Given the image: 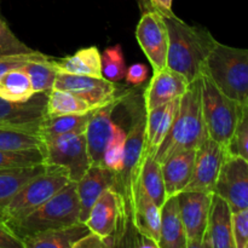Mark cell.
I'll return each mask as SVG.
<instances>
[{
  "instance_id": "cell-22",
  "label": "cell",
  "mask_w": 248,
  "mask_h": 248,
  "mask_svg": "<svg viewBox=\"0 0 248 248\" xmlns=\"http://www.w3.org/2000/svg\"><path fill=\"white\" fill-rule=\"evenodd\" d=\"M161 211L159 248H186V236L177 195L166 199Z\"/></svg>"
},
{
  "instance_id": "cell-42",
  "label": "cell",
  "mask_w": 248,
  "mask_h": 248,
  "mask_svg": "<svg viewBox=\"0 0 248 248\" xmlns=\"http://www.w3.org/2000/svg\"><path fill=\"white\" fill-rule=\"evenodd\" d=\"M142 10L150 9L156 11L162 17L174 16V12L172 10V2L173 0H138Z\"/></svg>"
},
{
  "instance_id": "cell-27",
  "label": "cell",
  "mask_w": 248,
  "mask_h": 248,
  "mask_svg": "<svg viewBox=\"0 0 248 248\" xmlns=\"http://www.w3.org/2000/svg\"><path fill=\"white\" fill-rule=\"evenodd\" d=\"M40 148V126H0V150H23Z\"/></svg>"
},
{
  "instance_id": "cell-39",
  "label": "cell",
  "mask_w": 248,
  "mask_h": 248,
  "mask_svg": "<svg viewBox=\"0 0 248 248\" xmlns=\"http://www.w3.org/2000/svg\"><path fill=\"white\" fill-rule=\"evenodd\" d=\"M232 234L236 248H248V207L232 212Z\"/></svg>"
},
{
  "instance_id": "cell-13",
  "label": "cell",
  "mask_w": 248,
  "mask_h": 248,
  "mask_svg": "<svg viewBox=\"0 0 248 248\" xmlns=\"http://www.w3.org/2000/svg\"><path fill=\"white\" fill-rule=\"evenodd\" d=\"M225 154L227 149L223 145L212 138H206L196 148L193 176L184 190L213 193Z\"/></svg>"
},
{
  "instance_id": "cell-3",
  "label": "cell",
  "mask_w": 248,
  "mask_h": 248,
  "mask_svg": "<svg viewBox=\"0 0 248 248\" xmlns=\"http://www.w3.org/2000/svg\"><path fill=\"white\" fill-rule=\"evenodd\" d=\"M227 97L248 104V50L217 43L202 72Z\"/></svg>"
},
{
  "instance_id": "cell-41",
  "label": "cell",
  "mask_w": 248,
  "mask_h": 248,
  "mask_svg": "<svg viewBox=\"0 0 248 248\" xmlns=\"http://www.w3.org/2000/svg\"><path fill=\"white\" fill-rule=\"evenodd\" d=\"M0 248H26L14 230L2 222H0Z\"/></svg>"
},
{
  "instance_id": "cell-23",
  "label": "cell",
  "mask_w": 248,
  "mask_h": 248,
  "mask_svg": "<svg viewBox=\"0 0 248 248\" xmlns=\"http://www.w3.org/2000/svg\"><path fill=\"white\" fill-rule=\"evenodd\" d=\"M51 64L57 74L86 75L103 78L101 52L96 46L81 48L74 55L63 58H51Z\"/></svg>"
},
{
  "instance_id": "cell-32",
  "label": "cell",
  "mask_w": 248,
  "mask_h": 248,
  "mask_svg": "<svg viewBox=\"0 0 248 248\" xmlns=\"http://www.w3.org/2000/svg\"><path fill=\"white\" fill-rule=\"evenodd\" d=\"M127 138V131L119 124H115L110 138L106 145L103 153L102 165L111 170L116 174L123 170L124 157H125V145Z\"/></svg>"
},
{
  "instance_id": "cell-16",
  "label": "cell",
  "mask_w": 248,
  "mask_h": 248,
  "mask_svg": "<svg viewBox=\"0 0 248 248\" xmlns=\"http://www.w3.org/2000/svg\"><path fill=\"white\" fill-rule=\"evenodd\" d=\"M189 84L190 82L183 74L167 65L159 70H153V77L143 94L145 111L181 98L188 90Z\"/></svg>"
},
{
  "instance_id": "cell-29",
  "label": "cell",
  "mask_w": 248,
  "mask_h": 248,
  "mask_svg": "<svg viewBox=\"0 0 248 248\" xmlns=\"http://www.w3.org/2000/svg\"><path fill=\"white\" fill-rule=\"evenodd\" d=\"M138 188L142 189L159 207L166 201L164 176L161 164L154 156L145 155L138 178Z\"/></svg>"
},
{
  "instance_id": "cell-25",
  "label": "cell",
  "mask_w": 248,
  "mask_h": 248,
  "mask_svg": "<svg viewBox=\"0 0 248 248\" xmlns=\"http://www.w3.org/2000/svg\"><path fill=\"white\" fill-rule=\"evenodd\" d=\"M89 232L90 229L84 222H78L68 227L29 235L23 237L22 241L26 248H73L75 242Z\"/></svg>"
},
{
  "instance_id": "cell-31",
  "label": "cell",
  "mask_w": 248,
  "mask_h": 248,
  "mask_svg": "<svg viewBox=\"0 0 248 248\" xmlns=\"http://www.w3.org/2000/svg\"><path fill=\"white\" fill-rule=\"evenodd\" d=\"M96 110L81 115L46 116L40 124L41 137H50V136L64 135V133H85L90 119Z\"/></svg>"
},
{
  "instance_id": "cell-4",
  "label": "cell",
  "mask_w": 248,
  "mask_h": 248,
  "mask_svg": "<svg viewBox=\"0 0 248 248\" xmlns=\"http://www.w3.org/2000/svg\"><path fill=\"white\" fill-rule=\"evenodd\" d=\"M78 222H80V201L77 183L69 182L12 230L22 240L29 235L68 227Z\"/></svg>"
},
{
  "instance_id": "cell-2",
  "label": "cell",
  "mask_w": 248,
  "mask_h": 248,
  "mask_svg": "<svg viewBox=\"0 0 248 248\" xmlns=\"http://www.w3.org/2000/svg\"><path fill=\"white\" fill-rule=\"evenodd\" d=\"M207 137L201 103V80L199 77L189 84L186 93L181 97L173 124L154 157L162 164L174 153L196 149Z\"/></svg>"
},
{
  "instance_id": "cell-24",
  "label": "cell",
  "mask_w": 248,
  "mask_h": 248,
  "mask_svg": "<svg viewBox=\"0 0 248 248\" xmlns=\"http://www.w3.org/2000/svg\"><path fill=\"white\" fill-rule=\"evenodd\" d=\"M160 224H161L160 207L142 189L137 186L132 211V225L135 227L136 232L150 237L159 245Z\"/></svg>"
},
{
  "instance_id": "cell-26",
  "label": "cell",
  "mask_w": 248,
  "mask_h": 248,
  "mask_svg": "<svg viewBox=\"0 0 248 248\" xmlns=\"http://www.w3.org/2000/svg\"><path fill=\"white\" fill-rule=\"evenodd\" d=\"M46 169V165L24 167V169L15 170H0V222L4 208L11 199L18 193L19 189L28 183L31 179L43 173Z\"/></svg>"
},
{
  "instance_id": "cell-7",
  "label": "cell",
  "mask_w": 248,
  "mask_h": 248,
  "mask_svg": "<svg viewBox=\"0 0 248 248\" xmlns=\"http://www.w3.org/2000/svg\"><path fill=\"white\" fill-rule=\"evenodd\" d=\"M145 111L144 106L135 109L132 123L127 131L125 145L124 167L116 174L114 189L120 193L125 202V212L128 222L132 223V211L135 193L138 186L140 169L145 157Z\"/></svg>"
},
{
  "instance_id": "cell-30",
  "label": "cell",
  "mask_w": 248,
  "mask_h": 248,
  "mask_svg": "<svg viewBox=\"0 0 248 248\" xmlns=\"http://www.w3.org/2000/svg\"><path fill=\"white\" fill-rule=\"evenodd\" d=\"M35 94L28 73L23 67L11 69L0 77V97L6 101L24 102Z\"/></svg>"
},
{
  "instance_id": "cell-18",
  "label": "cell",
  "mask_w": 248,
  "mask_h": 248,
  "mask_svg": "<svg viewBox=\"0 0 248 248\" xmlns=\"http://www.w3.org/2000/svg\"><path fill=\"white\" fill-rule=\"evenodd\" d=\"M201 248H236L232 234V211L229 203L215 193Z\"/></svg>"
},
{
  "instance_id": "cell-28",
  "label": "cell",
  "mask_w": 248,
  "mask_h": 248,
  "mask_svg": "<svg viewBox=\"0 0 248 248\" xmlns=\"http://www.w3.org/2000/svg\"><path fill=\"white\" fill-rule=\"evenodd\" d=\"M101 107L93 106L72 92L52 89L48 92L46 113L47 116L81 115L91 113Z\"/></svg>"
},
{
  "instance_id": "cell-35",
  "label": "cell",
  "mask_w": 248,
  "mask_h": 248,
  "mask_svg": "<svg viewBox=\"0 0 248 248\" xmlns=\"http://www.w3.org/2000/svg\"><path fill=\"white\" fill-rule=\"evenodd\" d=\"M51 58L45 61L31 62L23 67L26 72L28 73L31 86H33L35 93H38V92H48L53 89L57 73H56L52 64H51Z\"/></svg>"
},
{
  "instance_id": "cell-43",
  "label": "cell",
  "mask_w": 248,
  "mask_h": 248,
  "mask_svg": "<svg viewBox=\"0 0 248 248\" xmlns=\"http://www.w3.org/2000/svg\"><path fill=\"white\" fill-rule=\"evenodd\" d=\"M108 247L106 240L101 237L99 235L94 234V232H90L89 234L85 235L82 239L75 242L73 248H106Z\"/></svg>"
},
{
  "instance_id": "cell-20",
  "label": "cell",
  "mask_w": 248,
  "mask_h": 248,
  "mask_svg": "<svg viewBox=\"0 0 248 248\" xmlns=\"http://www.w3.org/2000/svg\"><path fill=\"white\" fill-rule=\"evenodd\" d=\"M181 98L165 103L147 111L145 116V155L155 156L157 149L166 138L177 111Z\"/></svg>"
},
{
  "instance_id": "cell-14",
  "label": "cell",
  "mask_w": 248,
  "mask_h": 248,
  "mask_svg": "<svg viewBox=\"0 0 248 248\" xmlns=\"http://www.w3.org/2000/svg\"><path fill=\"white\" fill-rule=\"evenodd\" d=\"M53 89L72 92L97 107L106 106L118 96V89L114 82L106 78L86 75L57 74Z\"/></svg>"
},
{
  "instance_id": "cell-9",
  "label": "cell",
  "mask_w": 248,
  "mask_h": 248,
  "mask_svg": "<svg viewBox=\"0 0 248 248\" xmlns=\"http://www.w3.org/2000/svg\"><path fill=\"white\" fill-rule=\"evenodd\" d=\"M84 223L90 232L103 237L108 247L116 246V240H121L128 223L125 202L120 193L114 188L104 190L93 203Z\"/></svg>"
},
{
  "instance_id": "cell-40",
  "label": "cell",
  "mask_w": 248,
  "mask_h": 248,
  "mask_svg": "<svg viewBox=\"0 0 248 248\" xmlns=\"http://www.w3.org/2000/svg\"><path fill=\"white\" fill-rule=\"evenodd\" d=\"M148 74H149V70L147 65L143 63H135L126 69L125 80L127 84L132 86H140L147 80Z\"/></svg>"
},
{
  "instance_id": "cell-1",
  "label": "cell",
  "mask_w": 248,
  "mask_h": 248,
  "mask_svg": "<svg viewBox=\"0 0 248 248\" xmlns=\"http://www.w3.org/2000/svg\"><path fill=\"white\" fill-rule=\"evenodd\" d=\"M164 18L169 31L167 67L194 81L218 41L205 27L190 26L176 15Z\"/></svg>"
},
{
  "instance_id": "cell-37",
  "label": "cell",
  "mask_w": 248,
  "mask_h": 248,
  "mask_svg": "<svg viewBox=\"0 0 248 248\" xmlns=\"http://www.w3.org/2000/svg\"><path fill=\"white\" fill-rule=\"evenodd\" d=\"M31 48L22 43L16 34L11 31L9 23L2 16L0 9V55H11V53L28 52Z\"/></svg>"
},
{
  "instance_id": "cell-12",
  "label": "cell",
  "mask_w": 248,
  "mask_h": 248,
  "mask_svg": "<svg viewBox=\"0 0 248 248\" xmlns=\"http://www.w3.org/2000/svg\"><path fill=\"white\" fill-rule=\"evenodd\" d=\"M213 193L184 190L177 195L186 236V248H201L207 229Z\"/></svg>"
},
{
  "instance_id": "cell-33",
  "label": "cell",
  "mask_w": 248,
  "mask_h": 248,
  "mask_svg": "<svg viewBox=\"0 0 248 248\" xmlns=\"http://www.w3.org/2000/svg\"><path fill=\"white\" fill-rule=\"evenodd\" d=\"M45 164L43 149L0 150V170L24 169Z\"/></svg>"
},
{
  "instance_id": "cell-34",
  "label": "cell",
  "mask_w": 248,
  "mask_h": 248,
  "mask_svg": "<svg viewBox=\"0 0 248 248\" xmlns=\"http://www.w3.org/2000/svg\"><path fill=\"white\" fill-rule=\"evenodd\" d=\"M102 75L111 82H118L125 79L126 62L121 45H113L107 47L101 53Z\"/></svg>"
},
{
  "instance_id": "cell-10",
  "label": "cell",
  "mask_w": 248,
  "mask_h": 248,
  "mask_svg": "<svg viewBox=\"0 0 248 248\" xmlns=\"http://www.w3.org/2000/svg\"><path fill=\"white\" fill-rule=\"evenodd\" d=\"M136 39L152 64L153 70L166 67L169 31L161 15L154 10H142V16L136 28Z\"/></svg>"
},
{
  "instance_id": "cell-21",
  "label": "cell",
  "mask_w": 248,
  "mask_h": 248,
  "mask_svg": "<svg viewBox=\"0 0 248 248\" xmlns=\"http://www.w3.org/2000/svg\"><path fill=\"white\" fill-rule=\"evenodd\" d=\"M195 152L196 149H189L174 153L161 164L167 198L178 195L189 184L194 171Z\"/></svg>"
},
{
  "instance_id": "cell-19",
  "label": "cell",
  "mask_w": 248,
  "mask_h": 248,
  "mask_svg": "<svg viewBox=\"0 0 248 248\" xmlns=\"http://www.w3.org/2000/svg\"><path fill=\"white\" fill-rule=\"evenodd\" d=\"M116 173L102 165H91L84 176L77 182L80 201V222H85L91 207L104 190L114 188Z\"/></svg>"
},
{
  "instance_id": "cell-8",
  "label": "cell",
  "mask_w": 248,
  "mask_h": 248,
  "mask_svg": "<svg viewBox=\"0 0 248 248\" xmlns=\"http://www.w3.org/2000/svg\"><path fill=\"white\" fill-rule=\"evenodd\" d=\"M45 165L64 169L72 182L77 183L90 166L85 133H64L43 138Z\"/></svg>"
},
{
  "instance_id": "cell-15",
  "label": "cell",
  "mask_w": 248,
  "mask_h": 248,
  "mask_svg": "<svg viewBox=\"0 0 248 248\" xmlns=\"http://www.w3.org/2000/svg\"><path fill=\"white\" fill-rule=\"evenodd\" d=\"M126 96L127 94H118L108 104L97 109L96 113L90 119L89 125L85 131V137H86L87 153L91 165H102L104 149L115 125L113 120V113Z\"/></svg>"
},
{
  "instance_id": "cell-17",
  "label": "cell",
  "mask_w": 248,
  "mask_h": 248,
  "mask_svg": "<svg viewBox=\"0 0 248 248\" xmlns=\"http://www.w3.org/2000/svg\"><path fill=\"white\" fill-rule=\"evenodd\" d=\"M48 92H38L24 102L6 101L0 97V126H40L47 116Z\"/></svg>"
},
{
  "instance_id": "cell-5",
  "label": "cell",
  "mask_w": 248,
  "mask_h": 248,
  "mask_svg": "<svg viewBox=\"0 0 248 248\" xmlns=\"http://www.w3.org/2000/svg\"><path fill=\"white\" fill-rule=\"evenodd\" d=\"M69 182L72 181L64 169L46 165L45 171L24 184L7 203L1 222L12 229Z\"/></svg>"
},
{
  "instance_id": "cell-38",
  "label": "cell",
  "mask_w": 248,
  "mask_h": 248,
  "mask_svg": "<svg viewBox=\"0 0 248 248\" xmlns=\"http://www.w3.org/2000/svg\"><path fill=\"white\" fill-rule=\"evenodd\" d=\"M50 56L39 51L31 50L28 52L11 53V55H0V77L6 72L16 68H22L31 62L50 60Z\"/></svg>"
},
{
  "instance_id": "cell-36",
  "label": "cell",
  "mask_w": 248,
  "mask_h": 248,
  "mask_svg": "<svg viewBox=\"0 0 248 248\" xmlns=\"http://www.w3.org/2000/svg\"><path fill=\"white\" fill-rule=\"evenodd\" d=\"M227 153L244 157L248 161V104H244L234 135L227 147Z\"/></svg>"
},
{
  "instance_id": "cell-6",
  "label": "cell",
  "mask_w": 248,
  "mask_h": 248,
  "mask_svg": "<svg viewBox=\"0 0 248 248\" xmlns=\"http://www.w3.org/2000/svg\"><path fill=\"white\" fill-rule=\"evenodd\" d=\"M201 103L208 137L227 149L241 114L242 104L225 96L212 80L201 73Z\"/></svg>"
},
{
  "instance_id": "cell-11",
  "label": "cell",
  "mask_w": 248,
  "mask_h": 248,
  "mask_svg": "<svg viewBox=\"0 0 248 248\" xmlns=\"http://www.w3.org/2000/svg\"><path fill=\"white\" fill-rule=\"evenodd\" d=\"M213 193L224 199L232 212L248 207L247 160L227 153Z\"/></svg>"
}]
</instances>
